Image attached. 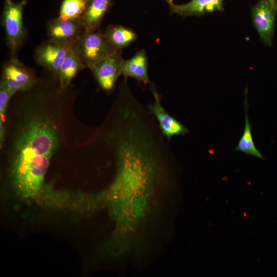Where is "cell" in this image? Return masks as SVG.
I'll list each match as a JSON object with an SVG mask.
<instances>
[{
  "label": "cell",
  "mask_w": 277,
  "mask_h": 277,
  "mask_svg": "<svg viewBox=\"0 0 277 277\" xmlns=\"http://www.w3.org/2000/svg\"><path fill=\"white\" fill-rule=\"evenodd\" d=\"M26 1L5 0L2 15L7 45L10 52L14 54L22 46L26 31L23 23V10Z\"/></svg>",
  "instance_id": "6da1fadb"
},
{
  "label": "cell",
  "mask_w": 277,
  "mask_h": 277,
  "mask_svg": "<svg viewBox=\"0 0 277 277\" xmlns=\"http://www.w3.org/2000/svg\"><path fill=\"white\" fill-rule=\"evenodd\" d=\"M81 61L87 68L118 51L109 43L104 32L98 29L84 31L74 45Z\"/></svg>",
  "instance_id": "7a4b0ae2"
},
{
  "label": "cell",
  "mask_w": 277,
  "mask_h": 277,
  "mask_svg": "<svg viewBox=\"0 0 277 277\" xmlns=\"http://www.w3.org/2000/svg\"><path fill=\"white\" fill-rule=\"evenodd\" d=\"M34 83L33 73L18 59L13 57L4 64L1 84L12 95L30 89Z\"/></svg>",
  "instance_id": "3957f363"
},
{
  "label": "cell",
  "mask_w": 277,
  "mask_h": 277,
  "mask_svg": "<svg viewBox=\"0 0 277 277\" xmlns=\"http://www.w3.org/2000/svg\"><path fill=\"white\" fill-rule=\"evenodd\" d=\"M123 61L122 50H118L89 68L100 86L105 91L110 92L114 88L116 80L122 75Z\"/></svg>",
  "instance_id": "277c9868"
},
{
  "label": "cell",
  "mask_w": 277,
  "mask_h": 277,
  "mask_svg": "<svg viewBox=\"0 0 277 277\" xmlns=\"http://www.w3.org/2000/svg\"><path fill=\"white\" fill-rule=\"evenodd\" d=\"M74 45L49 39L36 48L35 60L38 65L47 68L58 77L61 66Z\"/></svg>",
  "instance_id": "5b68a950"
},
{
  "label": "cell",
  "mask_w": 277,
  "mask_h": 277,
  "mask_svg": "<svg viewBox=\"0 0 277 277\" xmlns=\"http://www.w3.org/2000/svg\"><path fill=\"white\" fill-rule=\"evenodd\" d=\"M277 10L268 0H259L251 9V19L261 41L271 47Z\"/></svg>",
  "instance_id": "8992f818"
},
{
  "label": "cell",
  "mask_w": 277,
  "mask_h": 277,
  "mask_svg": "<svg viewBox=\"0 0 277 277\" xmlns=\"http://www.w3.org/2000/svg\"><path fill=\"white\" fill-rule=\"evenodd\" d=\"M150 85L154 102L149 106V109L158 121L163 134L170 140L174 136H184L188 133V129L164 109L161 104L160 95L155 87L151 84Z\"/></svg>",
  "instance_id": "52a82bcc"
},
{
  "label": "cell",
  "mask_w": 277,
  "mask_h": 277,
  "mask_svg": "<svg viewBox=\"0 0 277 277\" xmlns=\"http://www.w3.org/2000/svg\"><path fill=\"white\" fill-rule=\"evenodd\" d=\"M84 31L80 18L62 20L57 18L48 24L49 39L57 42L75 44Z\"/></svg>",
  "instance_id": "ba28073f"
},
{
  "label": "cell",
  "mask_w": 277,
  "mask_h": 277,
  "mask_svg": "<svg viewBox=\"0 0 277 277\" xmlns=\"http://www.w3.org/2000/svg\"><path fill=\"white\" fill-rule=\"evenodd\" d=\"M224 1L191 0L185 4L169 6L170 11L183 17L200 16L223 10Z\"/></svg>",
  "instance_id": "9c48e42d"
},
{
  "label": "cell",
  "mask_w": 277,
  "mask_h": 277,
  "mask_svg": "<svg viewBox=\"0 0 277 277\" xmlns=\"http://www.w3.org/2000/svg\"><path fill=\"white\" fill-rule=\"evenodd\" d=\"M113 3V0H86L85 10L80 18L84 31L98 29Z\"/></svg>",
  "instance_id": "30bf717a"
},
{
  "label": "cell",
  "mask_w": 277,
  "mask_h": 277,
  "mask_svg": "<svg viewBox=\"0 0 277 277\" xmlns=\"http://www.w3.org/2000/svg\"><path fill=\"white\" fill-rule=\"evenodd\" d=\"M122 75L135 78L144 84H151L148 73V57L144 49L137 51L133 56L124 60Z\"/></svg>",
  "instance_id": "8fae6325"
},
{
  "label": "cell",
  "mask_w": 277,
  "mask_h": 277,
  "mask_svg": "<svg viewBox=\"0 0 277 277\" xmlns=\"http://www.w3.org/2000/svg\"><path fill=\"white\" fill-rule=\"evenodd\" d=\"M74 45L67 54L60 68L58 77L63 88L70 84L79 71L86 68L79 57Z\"/></svg>",
  "instance_id": "7c38bea8"
},
{
  "label": "cell",
  "mask_w": 277,
  "mask_h": 277,
  "mask_svg": "<svg viewBox=\"0 0 277 277\" xmlns=\"http://www.w3.org/2000/svg\"><path fill=\"white\" fill-rule=\"evenodd\" d=\"M104 32L109 43L117 50L130 46L137 37L134 30L122 25L109 26Z\"/></svg>",
  "instance_id": "4fadbf2b"
},
{
  "label": "cell",
  "mask_w": 277,
  "mask_h": 277,
  "mask_svg": "<svg viewBox=\"0 0 277 277\" xmlns=\"http://www.w3.org/2000/svg\"><path fill=\"white\" fill-rule=\"evenodd\" d=\"M245 125L242 135L239 139L235 151H241L247 155H252L260 159L264 157L261 152L256 148L252 135V125L250 122L248 115V105L246 99L244 102Z\"/></svg>",
  "instance_id": "5bb4252c"
},
{
  "label": "cell",
  "mask_w": 277,
  "mask_h": 277,
  "mask_svg": "<svg viewBox=\"0 0 277 277\" xmlns=\"http://www.w3.org/2000/svg\"><path fill=\"white\" fill-rule=\"evenodd\" d=\"M86 6V0H64L61 5L59 16L62 20L80 19Z\"/></svg>",
  "instance_id": "9a60e30c"
},
{
  "label": "cell",
  "mask_w": 277,
  "mask_h": 277,
  "mask_svg": "<svg viewBox=\"0 0 277 277\" xmlns=\"http://www.w3.org/2000/svg\"><path fill=\"white\" fill-rule=\"evenodd\" d=\"M12 95L2 84L0 85V118L4 121L5 114Z\"/></svg>",
  "instance_id": "2e32d148"
},
{
  "label": "cell",
  "mask_w": 277,
  "mask_h": 277,
  "mask_svg": "<svg viewBox=\"0 0 277 277\" xmlns=\"http://www.w3.org/2000/svg\"><path fill=\"white\" fill-rule=\"evenodd\" d=\"M269 3L277 10V0H268Z\"/></svg>",
  "instance_id": "e0dca14e"
},
{
  "label": "cell",
  "mask_w": 277,
  "mask_h": 277,
  "mask_svg": "<svg viewBox=\"0 0 277 277\" xmlns=\"http://www.w3.org/2000/svg\"><path fill=\"white\" fill-rule=\"evenodd\" d=\"M163 1L166 2L167 3H168L169 6H171V5L174 4L173 0H163Z\"/></svg>",
  "instance_id": "ac0fdd59"
}]
</instances>
